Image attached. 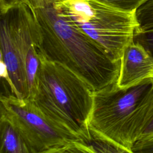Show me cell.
Wrapping results in <instances>:
<instances>
[{
  "mask_svg": "<svg viewBox=\"0 0 153 153\" xmlns=\"http://www.w3.org/2000/svg\"><path fill=\"white\" fill-rule=\"evenodd\" d=\"M57 1L27 0L39 27L41 56L69 69L94 92L117 83L120 60L71 24L56 7Z\"/></svg>",
  "mask_w": 153,
  "mask_h": 153,
  "instance_id": "1",
  "label": "cell"
},
{
  "mask_svg": "<svg viewBox=\"0 0 153 153\" xmlns=\"http://www.w3.org/2000/svg\"><path fill=\"white\" fill-rule=\"evenodd\" d=\"M94 91L74 72L41 56L32 100L55 126L87 143L91 139L88 122Z\"/></svg>",
  "mask_w": 153,
  "mask_h": 153,
  "instance_id": "2",
  "label": "cell"
},
{
  "mask_svg": "<svg viewBox=\"0 0 153 153\" xmlns=\"http://www.w3.org/2000/svg\"><path fill=\"white\" fill-rule=\"evenodd\" d=\"M39 30L27 2L1 12V57L10 81V93L32 100L41 65Z\"/></svg>",
  "mask_w": 153,
  "mask_h": 153,
  "instance_id": "3",
  "label": "cell"
},
{
  "mask_svg": "<svg viewBox=\"0 0 153 153\" xmlns=\"http://www.w3.org/2000/svg\"><path fill=\"white\" fill-rule=\"evenodd\" d=\"M56 5L71 24L101 45L115 60H120L126 46L134 40L139 26L135 12L100 0L57 1Z\"/></svg>",
  "mask_w": 153,
  "mask_h": 153,
  "instance_id": "4",
  "label": "cell"
},
{
  "mask_svg": "<svg viewBox=\"0 0 153 153\" xmlns=\"http://www.w3.org/2000/svg\"><path fill=\"white\" fill-rule=\"evenodd\" d=\"M151 83V79H148L127 89L118 88L115 83L94 92L88 122L91 139L109 142L123 152L131 153L127 141L129 126L137 105Z\"/></svg>",
  "mask_w": 153,
  "mask_h": 153,
  "instance_id": "5",
  "label": "cell"
},
{
  "mask_svg": "<svg viewBox=\"0 0 153 153\" xmlns=\"http://www.w3.org/2000/svg\"><path fill=\"white\" fill-rule=\"evenodd\" d=\"M0 101L1 116L17 130L29 153L68 152L81 141L52 123L29 99L1 94Z\"/></svg>",
  "mask_w": 153,
  "mask_h": 153,
  "instance_id": "6",
  "label": "cell"
},
{
  "mask_svg": "<svg viewBox=\"0 0 153 153\" xmlns=\"http://www.w3.org/2000/svg\"><path fill=\"white\" fill-rule=\"evenodd\" d=\"M153 78V56L140 42L133 40L125 48L120 59L117 85L127 89Z\"/></svg>",
  "mask_w": 153,
  "mask_h": 153,
  "instance_id": "7",
  "label": "cell"
},
{
  "mask_svg": "<svg viewBox=\"0 0 153 153\" xmlns=\"http://www.w3.org/2000/svg\"><path fill=\"white\" fill-rule=\"evenodd\" d=\"M127 139L132 153H145L153 147V78L132 117Z\"/></svg>",
  "mask_w": 153,
  "mask_h": 153,
  "instance_id": "8",
  "label": "cell"
},
{
  "mask_svg": "<svg viewBox=\"0 0 153 153\" xmlns=\"http://www.w3.org/2000/svg\"><path fill=\"white\" fill-rule=\"evenodd\" d=\"M0 153H29L21 135L2 116L0 117Z\"/></svg>",
  "mask_w": 153,
  "mask_h": 153,
  "instance_id": "9",
  "label": "cell"
},
{
  "mask_svg": "<svg viewBox=\"0 0 153 153\" xmlns=\"http://www.w3.org/2000/svg\"><path fill=\"white\" fill-rule=\"evenodd\" d=\"M139 26L136 33L153 30V0H148L135 11Z\"/></svg>",
  "mask_w": 153,
  "mask_h": 153,
  "instance_id": "10",
  "label": "cell"
},
{
  "mask_svg": "<svg viewBox=\"0 0 153 153\" xmlns=\"http://www.w3.org/2000/svg\"><path fill=\"white\" fill-rule=\"evenodd\" d=\"M119 10L135 12L136 10L148 0H100Z\"/></svg>",
  "mask_w": 153,
  "mask_h": 153,
  "instance_id": "11",
  "label": "cell"
},
{
  "mask_svg": "<svg viewBox=\"0 0 153 153\" xmlns=\"http://www.w3.org/2000/svg\"><path fill=\"white\" fill-rule=\"evenodd\" d=\"M134 40L143 45L153 56V30L135 33Z\"/></svg>",
  "mask_w": 153,
  "mask_h": 153,
  "instance_id": "12",
  "label": "cell"
},
{
  "mask_svg": "<svg viewBox=\"0 0 153 153\" xmlns=\"http://www.w3.org/2000/svg\"><path fill=\"white\" fill-rule=\"evenodd\" d=\"M26 2H27V0H0L1 12L6 11L12 7Z\"/></svg>",
  "mask_w": 153,
  "mask_h": 153,
  "instance_id": "13",
  "label": "cell"
},
{
  "mask_svg": "<svg viewBox=\"0 0 153 153\" xmlns=\"http://www.w3.org/2000/svg\"><path fill=\"white\" fill-rule=\"evenodd\" d=\"M145 153H153V147L148 149Z\"/></svg>",
  "mask_w": 153,
  "mask_h": 153,
  "instance_id": "14",
  "label": "cell"
},
{
  "mask_svg": "<svg viewBox=\"0 0 153 153\" xmlns=\"http://www.w3.org/2000/svg\"><path fill=\"white\" fill-rule=\"evenodd\" d=\"M60 1H64V0H59Z\"/></svg>",
  "mask_w": 153,
  "mask_h": 153,
  "instance_id": "15",
  "label": "cell"
}]
</instances>
